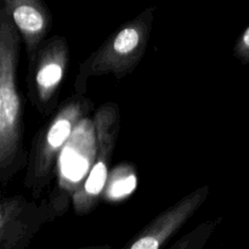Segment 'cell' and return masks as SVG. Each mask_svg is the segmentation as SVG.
I'll return each instance as SVG.
<instances>
[{
    "label": "cell",
    "mask_w": 249,
    "mask_h": 249,
    "mask_svg": "<svg viewBox=\"0 0 249 249\" xmlns=\"http://www.w3.org/2000/svg\"><path fill=\"white\" fill-rule=\"evenodd\" d=\"M22 36L7 10L0 11V180L2 186L27 162L23 148V111L17 85Z\"/></svg>",
    "instance_id": "6da1fadb"
},
{
    "label": "cell",
    "mask_w": 249,
    "mask_h": 249,
    "mask_svg": "<svg viewBox=\"0 0 249 249\" xmlns=\"http://www.w3.org/2000/svg\"><path fill=\"white\" fill-rule=\"evenodd\" d=\"M90 108L91 102L89 100L82 96L72 97L38 131L24 178V186L31 190L34 198L40 197L44 190L49 186L63 146Z\"/></svg>",
    "instance_id": "7a4b0ae2"
},
{
    "label": "cell",
    "mask_w": 249,
    "mask_h": 249,
    "mask_svg": "<svg viewBox=\"0 0 249 249\" xmlns=\"http://www.w3.org/2000/svg\"><path fill=\"white\" fill-rule=\"evenodd\" d=\"M151 26V17H140L109 36L80 65L75 88L84 91L87 79L91 75L113 74L121 78L133 72L147 48Z\"/></svg>",
    "instance_id": "3957f363"
},
{
    "label": "cell",
    "mask_w": 249,
    "mask_h": 249,
    "mask_svg": "<svg viewBox=\"0 0 249 249\" xmlns=\"http://www.w3.org/2000/svg\"><path fill=\"white\" fill-rule=\"evenodd\" d=\"M97 136L94 119L85 116L78 123L70 140L58 157L57 181L51 194L50 203L56 214L61 215L72 201L75 191L84 181L96 158Z\"/></svg>",
    "instance_id": "277c9868"
},
{
    "label": "cell",
    "mask_w": 249,
    "mask_h": 249,
    "mask_svg": "<svg viewBox=\"0 0 249 249\" xmlns=\"http://www.w3.org/2000/svg\"><path fill=\"white\" fill-rule=\"evenodd\" d=\"M97 136V153L91 168L79 189L73 196V207L77 214H87L96 206L104 194L109 175V164L121 128L119 108L113 102L105 104L95 113Z\"/></svg>",
    "instance_id": "5b68a950"
},
{
    "label": "cell",
    "mask_w": 249,
    "mask_h": 249,
    "mask_svg": "<svg viewBox=\"0 0 249 249\" xmlns=\"http://www.w3.org/2000/svg\"><path fill=\"white\" fill-rule=\"evenodd\" d=\"M68 63L70 48L65 36H53L44 43L34 60L29 62V94L43 114H50L55 108Z\"/></svg>",
    "instance_id": "8992f818"
},
{
    "label": "cell",
    "mask_w": 249,
    "mask_h": 249,
    "mask_svg": "<svg viewBox=\"0 0 249 249\" xmlns=\"http://www.w3.org/2000/svg\"><path fill=\"white\" fill-rule=\"evenodd\" d=\"M209 187L203 186L180 199L177 204L165 209L153 219L142 231L133 238L126 247L129 249H160L162 248L206 202Z\"/></svg>",
    "instance_id": "52a82bcc"
},
{
    "label": "cell",
    "mask_w": 249,
    "mask_h": 249,
    "mask_svg": "<svg viewBox=\"0 0 249 249\" xmlns=\"http://www.w3.org/2000/svg\"><path fill=\"white\" fill-rule=\"evenodd\" d=\"M56 214L49 203L34 208L23 197L4 198L0 207V245L2 249L19 248L23 241L31 240L44 221L50 220V214ZM57 216V214H56Z\"/></svg>",
    "instance_id": "ba28073f"
},
{
    "label": "cell",
    "mask_w": 249,
    "mask_h": 249,
    "mask_svg": "<svg viewBox=\"0 0 249 249\" xmlns=\"http://www.w3.org/2000/svg\"><path fill=\"white\" fill-rule=\"evenodd\" d=\"M5 9L22 36L28 62H31L51 31L50 12L36 0H6Z\"/></svg>",
    "instance_id": "9c48e42d"
},
{
    "label": "cell",
    "mask_w": 249,
    "mask_h": 249,
    "mask_svg": "<svg viewBox=\"0 0 249 249\" xmlns=\"http://www.w3.org/2000/svg\"><path fill=\"white\" fill-rule=\"evenodd\" d=\"M138 185L135 168L129 163H122L109 172L106 187L104 190V198L109 202L121 201L133 194Z\"/></svg>",
    "instance_id": "30bf717a"
},
{
    "label": "cell",
    "mask_w": 249,
    "mask_h": 249,
    "mask_svg": "<svg viewBox=\"0 0 249 249\" xmlns=\"http://www.w3.org/2000/svg\"><path fill=\"white\" fill-rule=\"evenodd\" d=\"M216 224H218V221L216 223H214V221H211V223H207L204 224V225L199 226L198 229H197L195 232L190 233L189 236H186V237L181 238L180 240L179 243H177V245L173 246V248H180V249H191L194 248L195 246V237H199V240L202 241V242H206L207 238L211 236V233L213 232L214 229H215Z\"/></svg>",
    "instance_id": "8fae6325"
},
{
    "label": "cell",
    "mask_w": 249,
    "mask_h": 249,
    "mask_svg": "<svg viewBox=\"0 0 249 249\" xmlns=\"http://www.w3.org/2000/svg\"><path fill=\"white\" fill-rule=\"evenodd\" d=\"M233 53L242 62L249 63V26L237 39L233 48Z\"/></svg>",
    "instance_id": "7c38bea8"
}]
</instances>
